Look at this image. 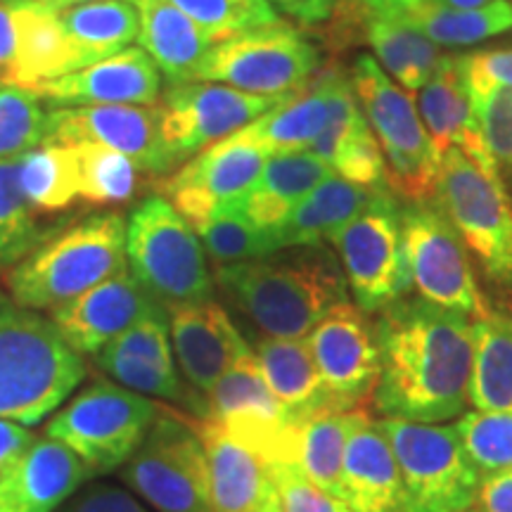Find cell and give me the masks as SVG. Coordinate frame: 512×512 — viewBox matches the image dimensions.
<instances>
[{
    "label": "cell",
    "mask_w": 512,
    "mask_h": 512,
    "mask_svg": "<svg viewBox=\"0 0 512 512\" xmlns=\"http://www.w3.org/2000/svg\"><path fill=\"white\" fill-rule=\"evenodd\" d=\"M370 3L394 10L439 48L475 46L512 29V5L508 0H496L484 8L470 10L448 8L437 0H370Z\"/></svg>",
    "instance_id": "836d02e7"
},
{
    "label": "cell",
    "mask_w": 512,
    "mask_h": 512,
    "mask_svg": "<svg viewBox=\"0 0 512 512\" xmlns=\"http://www.w3.org/2000/svg\"><path fill=\"white\" fill-rule=\"evenodd\" d=\"M475 503L479 512H512V470L484 475Z\"/></svg>",
    "instance_id": "f5cc1de1"
},
{
    "label": "cell",
    "mask_w": 512,
    "mask_h": 512,
    "mask_svg": "<svg viewBox=\"0 0 512 512\" xmlns=\"http://www.w3.org/2000/svg\"><path fill=\"white\" fill-rule=\"evenodd\" d=\"M93 363L100 373H105L112 382L131 389V392L143 394L147 399L155 396V399L166 403H176V406L185 408V413H190L192 418H204V399L197 392H192L178 370L159 368L145 358L119 354V351L107 347L93 356Z\"/></svg>",
    "instance_id": "f35d334b"
},
{
    "label": "cell",
    "mask_w": 512,
    "mask_h": 512,
    "mask_svg": "<svg viewBox=\"0 0 512 512\" xmlns=\"http://www.w3.org/2000/svg\"><path fill=\"white\" fill-rule=\"evenodd\" d=\"M126 268L124 216L95 214L46 240L3 275L5 292L34 311H53Z\"/></svg>",
    "instance_id": "277c9868"
},
{
    "label": "cell",
    "mask_w": 512,
    "mask_h": 512,
    "mask_svg": "<svg viewBox=\"0 0 512 512\" xmlns=\"http://www.w3.org/2000/svg\"><path fill=\"white\" fill-rule=\"evenodd\" d=\"M342 501L351 512H415L392 448L373 418L349 439L342 467Z\"/></svg>",
    "instance_id": "4316f807"
},
{
    "label": "cell",
    "mask_w": 512,
    "mask_h": 512,
    "mask_svg": "<svg viewBox=\"0 0 512 512\" xmlns=\"http://www.w3.org/2000/svg\"><path fill=\"white\" fill-rule=\"evenodd\" d=\"M38 3H43L46 8L55 10V12H62L67 8H74V5H83V3H93V0H38Z\"/></svg>",
    "instance_id": "11a10c76"
},
{
    "label": "cell",
    "mask_w": 512,
    "mask_h": 512,
    "mask_svg": "<svg viewBox=\"0 0 512 512\" xmlns=\"http://www.w3.org/2000/svg\"><path fill=\"white\" fill-rule=\"evenodd\" d=\"M83 377V356L64 342L53 320L0 290V418L34 427Z\"/></svg>",
    "instance_id": "3957f363"
},
{
    "label": "cell",
    "mask_w": 512,
    "mask_h": 512,
    "mask_svg": "<svg viewBox=\"0 0 512 512\" xmlns=\"http://www.w3.org/2000/svg\"><path fill=\"white\" fill-rule=\"evenodd\" d=\"M204 420L219 425L271 465H294L299 425L268 387L254 349L240 356L204 396Z\"/></svg>",
    "instance_id": "5bb4252c"
},
{
    "label": "cell",
    "mask_w": 512,
    "mask_h": 512,
    "mask_svg": "<svg viewBox=\"0 0 512 512\" xmlns=\"http://www.w3.org/2000/svg\"><path fill=\"white\" fill-rule=\"evenodd\" d=\"M91 475L74 451L43 434L0 482V512H53Z\"/></svg>",
    "instance_id": "484cf974"
},
{
    "label": "cell",
    "mask_w": 512,
    "mask_h": 512,
    "mask_svg": "<svg viewBox=\"0 0 512 512\" xmlns=\"http://www.w3.org/2000/svg\"><path fill=\"white\" fill-rule=\"evenodd\" d=\"M472 330L470 406L475 411L512 413V309H489L472 320Z\"/></svg>",
    "instance_id": "e575fe53"
},
{
    "label": "cell",
    "mask_w": 512,
    "mask_h": 512,
    "mask_svg": "<svg viewBox=\"0 0 512 512\" xmlns=\"http://www.w3.org/2000/svg\"><path fill=\"white\" fill-rule=\"evenodd\" d=\"M268 157L264 147L233 133L162 178L159 188L192 228H200L219 209L245 200Z\"/></svg>",
    "instance_id": "e0dca14e"
},
{
    "label": "cell",
    "mask_w": 512,
    "mask_h": 512,
    "mask_svg": "<svg viewBox=\"0 0 512 512\" xmlns=\"http://www.w3.org/2000/svg\"><path fill=\"white\" fill-rule=\"evenodd\" d=\"M271 472L280 512H351L342 498L309 482L297 465L273 463Z\"/></svg>",
    "instance_id": "7dc6e473"
},
{
    "label": "cell",
    "mask_w": 512,
    "mask_h": 512,
    "mask_svg": "<svg viewBox=\"0 0 512 512\" xmlns=\"http://www.w3.org/2000/svg\"><path fill=\"white\" fill-rule=\"evenodd\" d=\"M60 19L86 67L131 48L140 34L133 0H93L62 10Z\"/></svg>",
    "instance_id": "8d00e7d4"
},
{
    "label": "cell",
    "mask_w": 512,
    "mask_h": 512,
    "mask_svg": "<svg viewBox=\"0 0 512 512\" xmlns=\"http://www.w3.org/2000/svg\"><path fill=\"white\" fill-rule=\"evenodd\" d=\"M34 439V434L24 425H19L15 420L0 418V482L17 465V460L27 453Z\"/></svg>",
    "instance_id": "f907efd6"
},
{
    "label": "cell",
    "mask_w": 512,
    "mask_h": 512,
    "mask_svg": "<svg viewBox=\"0 0 512 512\" xmlns=\"http://www.w3.org/2000/svg\"><path fill=\"white\" fill-rule=\"evenodd\" d=\"M377 427L392 448L415 512L475 505L484 475L472 465L456 425L382 418Z\"/></svg>",
    "instance_id": "9c48e42d"
},
{
    "label": "cell",
    "mask_w": 512,
    "mask_h": 512,
    "mask_svg": "<svg viewBox=\"0 0 512 512\" xmlns=\"http://www.w3.org/2000/svg\"><path fill=\"white\" fill-rule=\"evenodd\" d=\"M79 157V200L121 207L138 195L140 169L126 155L95 143H69Z\"/></svg>",
    "instance_id": "b9f144b4"
},
{
    "label": "cell",
    "mask_w": 512,
    "mask_h": 512,
    "mask_svg": "<svg viewBox=\"0 0 512 512\" xmlns=\"http://www.w3.org/2000/svg\"><path fill=\"white\" fill-rule=\"evenodd\" d=\"M55 143H95L112 147L138 166L147 178L171 176L178 164L162 138L157 105H86L55 107L48 114V138Z\"/></svg>",
    "instance_id": "2e32d148"
},
{
    "label": "cell",
    "mask_w": 512,
    "mask_h": 512,
    "mask_svg": "<svg viewBox=\"0 0 512 512\" xmlns=\"http://www.w3.org/2000/svg\"><path fill=\"white\" fill-rule=\"evenodd\" d=\"M5 3H36V0H5Z\"/></svg>",
    "instance_id": "9f6ffc18"
},
{
    "label": "cell",
    "mask_w": 512,
    "mask_h": 512,
    "mask_svg": "<svg viewBox=\"0 0 512 512\" xmlns=\"http://www.w3.org/2000/svg\"><path fill=\"white\" fill-rule=\"evenodd\" d=\"M214 285L256 332L254 339H306L335 306L349 302L342 264L325 245L216 266Z\"/></svg>",
    "instance_id": "7a4b0ae2"
},
{
    "label": "cell",
    "mask_w": 512,
    "mask_h": 512,
    "mask_svg": "<svg viewBox=\"0 0 512 512\" xmlns=\"http://www.w3.org/2000/svg\"><path fill=\"white\" fill-rule=\"evenodd\" d=\"M441 5H448V8H460V10H470V8H484V5L496 3V0H437Z\"/></svg>",
    "instance_id": "db71d44e"
},
{
    "label": "cell",
    "mask_w": 512,
    "mask_h": 512,
    "mask_svg": "<svg viewBox=\"0 0 512 512\" xmlns=\"http://www.w3.org/2000/svg\"><path fill=\"white\" fill-rule=\"evenodd\" d=\"M349 79L382 147L389 188L403 202L434 200L444 157L432 143L413 95L389 79L370 55L356 57Z\"/></svg>",
    "instance_id": "5b68a950"
},
{
    "label": "cell",
    "mask_w": 512,
    "mask_h": 512,
    "mask_svg": "<svg viewBox=\"0 0 512 512\" xmlns=\"http://www.w3.org/2000/svg\"><path fill=\"white\" fill-rule=\"evenodd\" d=\"M313 363L328 389L347 408H366L380 380L375 316L344 302L306 335Z\"/></svg>",
    "instance_id": "ac0fdd59"
},
{
    "label": "cell",
    "mask_w": 512,
    "mask_h": 512,
    "mask_svg": "<svg viewBox=\"0 0 512 512\" xmlns=\"http://www.w3.org/2000/svg\"><path fill=\"white\" fill-rule=\"evenodd\" d=\"M162 408L117 382L95 380L50 418L46 437L74 451L93 475H107L138 451Z\"/></svg>",
    "instance_id": "52a82bcc"
},
{
    "label": "cell",
    "mask_w": 512,
    "mask_h": 512,
    "mask_svg": "<svg viewBox=\"0 0 512 512\" xmlns=\"http://www.w3.org/2000/svg\"><path fill=\"white\" fill-rule=\"evenodd\" d=\"M17 159L0 162V278L27 259L55 230L41 226L38 211L24 195L17 176Z\"/></svg>",
    "instance_id": "ab89813d"
},
{
    "label": "cell",
    "mask_w": 512,
    "mask_h": 512,
    "mask_svg": "<svg viewBox=\"0 0 512 512\" xmlns=\"http://www.w3.org/2000/svg\"><path fill=\"white\" fill-rule=\"evenodd\" d=\"M370 418L373 415L368 413V408H347V411H328L304 420L297 430L294 465L309 482L342 498L344 453L351 434Z\"/></svg>",
    "instance_id": "d590c367"
},
{
    "label": "cell",
    "mask_w": 512,
    "mask_h": 512,
    "mask_svg": "<svg viewBox=\"0 0 512 512\" xmlns=\"http://www.w3.org/2000/svg\"><path fill=\"white\" fill-rule=\"evenodd\" d=\"M375 325L380 339L375 413L411 422L460 418L470 406L472 318L406 294L375 313Z\"/></svg>",
    "instance_id": "6da1fadb"
},
{
    "label": "cell",
    "mask_w": 512,
    "mask_h": 512,
    "mask_svg": "<svg viewBox=\"0 0 512 512\" xmlns=\"http://www.w3.org/2000/svg\"><path fill=\"white\" fill-rule=\"evenodd\" d=\"M34 93L55 107L157 105L162 72L143 48H126L62 79L41 83Z\"/></svg>",
    "instance_id": "7402d4cb"
},
{
    "label": "cell",
    "mask_w": 512,
    "mask_h": 512,
    "mask_svg": "<svg viewBox=\"0 0 512 512\" xmlns=\"http://www.w3.org/2000/svg\"><path fill=\"white\" fill-rule=\"evenodd\" d=\"M467 76L472 81L512 88V48L465 53Z\"/></svg>",
    "instance_id": "681fc988"
},
{
    "label": "cell",
    "mask_w": 512,
    "mask_h": 512,
    "mask_svg": "<svg viewBox=\"0 0 512 512\" xmlns=\"http://www.w3.org/2000/svg\"><path fill=\"white\" fill-rule=\"evenodd\" d=\"M330 22H335V29L351 24L332 38L344 43L347 36L361 34L373 48L377 64L408 93H418L446 57L444 48L432 43L420 29L370 0H342Z\"/></svg>",
    "instance_id": "d6986e66"
},
{
    "label": "cell",
    "mask_w": 512,
    "mask_h": 512,
    "mask_svg": "<svg viewBox=\"0 0 512 512\" xmlns=\"http://www.w3.org/2000/svg\"><path fill=\"white\" fill-rule=\"evenodd\" d=\"M216 43L280 22L271 0H169Z\"/></svg>",
    "instance_id": "ee69618b"
},
{
    "label": "cell",
    "mask_w": 512,
    "mask_h": 512,
    "mask_svg": "<svg viewBox=\"0 0 512 512\" xmlns=\"http://www.w3.org/2000/svg\"><path fill=\"white\" fill-rule=\"evenodd\" d=\"M126 261L166 311L214 299L200 235L164 195L147 197L128 216Z\"/></svg>",
    "instance_id": "8992f818"
},
{
    "label": "cell",
    "mask_w": 512,
    "mask_h": 512,
    "mask_svg": "<svg viewBox=\"0 0 512 512\" xmlns=\"http://www.w3.org/2000/svg\"><path fill=\"white\" fill-rule=\"evenodd\" d=\"M339 72L342 69L335 64L325 67L323 72L313 76L302 93L287 98L275 110L240 128L238 136L247 143L264 147L271 155L309 150L328 121L332 86Z\"/></svg>",
    "instance_id": "f546056e"
},
{
    "label": "cell",
    "mask_w": 512,
    "mask_h": 512,
    "mask_svg": "<svg viewBox=\"0 0 512 512\" xmlns=\"http://www.w3.org/2000/svg\"><path fill=\"white\" fill-rule=\"evenodd\" d=\"M86 67L62 27L60 12L43 3H17L15 86L31 88Z\"/></svg>",
    "instance_id": "4dcf8cb0"
},
{
    "label": "cell",
    "mask_w": 512,
    "mask_h": 512,
    "mask_svg": "<svg viewBox=\"0 0 512 512\" xmlns=\"http://www.w3.org/2000/svg\"><path fill=\"white\" fill-rule=\"evenodd\" d=\"M24 195L38 214H55L79 200V157L69 143L43 140L17 159Z\"/></svg>",
    "instance_id": "74e56055"
},
{
    "label": "cell",
    "mask_w": 512,
    "mask_h": 512,
    "mask_svg": "<svg viewBox=\"0 0 512 512\" xmlns=\"http://www.w3.org/2000/svg\"><path fill=\"white\" fill-rule=\"evenodd\" d=\"M119 479L157 512H214L204 446L181 411L162 408Z\"/></svg>",
    "instance_id": "7c38bea8"
},
{
    "label": "cell",
    "mask_w": 512,
    "mask_h": 512,
    "mask_svg": "<svg viewBox=\"0 0 512 512\" xmlns=\"http://www.w3.org/2000/svg\"><path fill=\"white\" fill-rule=\"evenodd\" d=\"M472 465L482 475L512 470V413L465 411L456 422Z\"/></svg>",
    "instance_id": "f6af8a7d"
},
{
    "label": "cell",
    "mask_w": 512,
    "mask_h": 512,
    "mask_svg": "<svg viewBox=\"0 0 512 512\" xmlns=\"http://www.w3.org/2000/svg\"><path fill=\"white\" fill-rule=\"evenodd\" d=\"M204 252L216 266L240 264L280 252L273 230L256 226L245 211V204L235 202L216 211L209 221L195 228Z\"/></svg>",
    "instance_id": "60d3db41"
},
{
    "label": "cell",
    "mask_w": 512,
    "mask_h": 512,
    "mask_svg": "<svg viewBox=\"0 0 512 512\" xmlns=\"http://www.w3.org/2000/svg\"><path fill=\"white\" fill-rule=\"evenodd\" d=\"M318 48L292 24L280 22L219 41L195 81L223 83L259 98H294L318 74Z\"/></svg>",
    "instance_id": "30bf717a"
},
{
    "label": "cell",
    "mask_w": 512,
    "mask_h": 512,
    "mask_svg": "<svg viewBox=\"0 0 512 512\" xmlns=\"http://www.w3.org/2000/svg\"><path fill=\"white\" fill-rule=\"evenodd\" d=\"M401 230L411 290L420 299L472 320L491 309L479 290L472 256L437 200L401 202Z\"/></svg>",
    "instance_id": "8fae6325"
},
{
    "label": "cell",
    "mask_w": 512,
    "mask_h": 512,
    "mask_svg": "<svg viewBox=\"0 0 512 512\" xmlns=\"http://www.w3.org/2000/svg\"><path fill=\"white\" fill-rule=\"evenodd\" d=\"M470 88L484 145L494 159L498 176L512 195V88L472 79Z\"/></svg>",
    "instance_id": "bcb514c9"
},
{
    "label": "cell",
    "mask_w": 512,
    "mask_h": 512,
    "mask_svg": "<svg viewBox=\"0 0 512 512\" xmlns=\"http://www.w3.org/2000/svg\"><path fill=\"white\" fill-rule=\"evenodd\" d=\"M456 512H479V510H472V508H465V510H456Z\"/></svg>",
    "instance_id": "6f0895ef"
},
{
    "label": "cell",
    "mask_w": 512,
    "mask_h": 512,
    "mask_svg": "<svg viewBox=\"0 0 512 512\" xmlns=\"http://www.w3.org/2000/svg\"><path fill=\"white\" fill-rule=\"evenodd\" d=\"M67 512H150L136 496L112 484H95L69 505Z\"/></svg>",
    "instance_id": "c3c4849f"
},
{
    "label": "cell",
    "mask_w": 512,
    "mask_h": 512,
    "mask_svg": "<svg viewBox=\"0 0 512 512\" xmlns=\"http://www.w3.org/2000/svg\"><path fill=\"white\" fill-rule=\"evenodd\" d=\"M342 0H273V5L302 27H320L330 22Z\"/></svg>",
    "instance_id": "816d5d0a"
},
{
    "label": "cell",
    "mask_w": 512,
    "mask_h": 512,
    "mask_svg": "<svg viewBox=\"0 0 512 512\" xmlns=\"http://www.w3.org/2000/svg\"><path fill=\"white\" fill-rule=\"evenodd\" d=\"M252 349L268 387L297 425L320 413L347 411L320 377L306 339L261 337L254 339Z\"/></svg>",
    "instance_id": "83f0119b"
},
{
    "label": "cell",
    "mask_w": 512,
    "mask_h": 512,
    "mask_svg": "<svg viewBox=\"0 0 512 512\" xmlns=\"http://www.w3.org/2000/svg\"><path fill=\"white\" fill-rule=\"evenodd\" d=\"M375 192L377 190L351 183L337 174L330 176L328 181L313 188L273 230L280 249L325 245L368 207Z\"/></svg>",
    "instance_id": "1f68e13d"
},
{
    "label": "cell",
    "mask_w": 512,
    "mask_h": 512,
    "mask_svg": "<svg viewBox=\"0 0 512 512\" xmlns=\"http://www.w3.org/2000/svg\"><path fill=\"white\" fill-rule=\"evenodd\" d=\"M164 311V306L126 266L81 297L57 306L48 318L76 354L95 356L138 320Z\"/></svg>",
    "instance_id": "ffe728a7"
},
{
    "label": "cell",
    "mask_w": 512,
    "mask_h": 512,
    "mask_svg": "<svg viewBox=\"0 0 512 512\" xmlns=\"http://www.w3.org/2000/svg\"><path fill=\"white\" fill-rule=\"evenodd\" d=\"M330 176H335L330 164L309 150L278 152L268 157L264 171L242 204L256 226L275 230L313 188Z\"/></svg>",
    "instance_id": "d6a6232c"
},
{
    "label": "cell",
    "mask_w": 512,
    "mask_h": 512,
    "mask_svg": "<svg viewBox=\"0 0 512 512\" xmlns=\"http://www.w3.org/2000/svg\"><path fill=\"white\" fill-rule=\"evenodd\" d=\"M285 100L259 98L211 81L174 83L159 100L164 145L181 169L207 147L238 133Z\"/></svg>",
    "instance_id": "9a60e30c"
},
{
    "label": "cell",
    "mask_w": 512,
    "mask_h": 512,
    "mask_svg": "<svg viewBox=\"0 0 512 512\" xmlns=\"http://www.w3.org/2000/svg\"><path fill=\"white\" fill-rule=\"evenodd\" d=\"M309 152L318 155L337 176L366 188H389L387 164L366 114L358 105L349 74L339 72L332 86L330 114Z\"/></svg>",
    "instance_id": "d4e9b609"
},
{
    "label": "cell",
    "mask_w": 512,
    "mask_h": 512,
    "mask_svg": "<svg viewBox=\"0 0 512 512\" xmlns=\"http://www.w3.org/2000/svg\"><path fill=\"white\" fill-rule=\"evenodd\" d=\"M484 278L512 297V197L458 147L444 152L437 197Z\"/></svg>",
    "instance_id": "ba28073f"
},
{
    "label": "cell",
    "mask_w": 512,
    "mask_h": 512,
    "mask_svg": "<svg viewBox=\"0 0 512 512\" xmlns=\"http://www.w3.org/2000/svg\"><path fill=\"white\" fill-rule=\"evenodd\" d=\"M339 254L349 294L361 311L380 313L411 292L403 254L401 200L392 188L377 190L368 207L330 240Z\"/></svg>",
    "instance_id": "4fadbf2b"
},
{
    "label": "cell",
    "mask_w": 512,
    "mask_h": 512,
    "mask_svg": "<svg viewBox=\"0 0 512 512\" xmlns=\"http://www.w3.org/2000/svg\"><path fill=\"white\" fill-rule=\"evenodd\" d=\"M418 93L420 117L441 157L451 147H458L463 155L482 166L486 174L498 176L494 159L484 145L482 128H479L470 79H467L465 53H446L437 72Z\"/></svg>",
    "instance_id": "cb8c5ba5"
},
{
    "label": "cell",
    "mask_w": 512,
    "mask_h": 512,
    "mask_svg": "<svg viewBox=\"0 0 512 512\" xmlns=\"http://www.w3.org/2000/svg\"><path fill=\"white\" fill-rule=\"evenodd\" d=\"M140 15V48L152 57L169 81L190 83L197 79L204 57L216 46L209 34L169 0H133Z\"/></svg>",
    "instance_id": "f1b7e54d"
},
{
    "label": "cell",
    "mask_w": 512,
    "mask_h": 512,
    "mask_svg": "<svg viewBox=\"0 0 512 512\" xmlns=\"http://www.w3.org/2000/svg\"><path fill=\"white\" fill-rule=\"evenodd\" d=\"M48 114L31 88L0 83V162L41 145L48 138Z\"/></svg>",
    "instance_id": "7bdbcfd3"
},
{
    "label": "cell",
    "mask_w": 512,
    "mask_h": 512,
    "mask_svg": "<svg viewBox=\"0 0 512 512\" xmlns=\"http://www.w3.org/2000/svg\"><path fill=\"white\" fill-rule=\"evenodd\" d=\"M169 332L183 380L202 399L240 356L252 351L228 311L214 299L169 309Z\"/></svg>",
    "instance_id": "44dd1931"
},
{
    "label": "cell",
    "mask_w": 512,
    "mask_h": 512,
    "mask_svg": "<svg viewBox=\"0 0 512 512\" xmlns=\"http://www.w3.org/2000/svg\"><path fill=\"white\" fill-rule=\"evenodd\" d=\"M204 446L214 512H280L271 463L211 420L192 418Z\"/></svg>",
    "instance_id": "603a6c76"
}]
</instances>
